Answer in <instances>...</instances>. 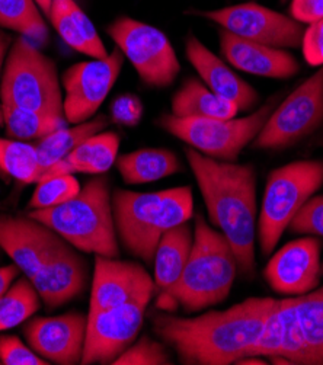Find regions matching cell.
I'll list each match as a JSON object with an SVG mask.
<instances>
[{
  "mask_svg": "<svg viewBox=\"0 0 323 365\" xmlns=\"http://www.w3.org/2000/svg\"><path fill=\"white\" fill-rule=\"evenodd\" d=\"M271 297H250L226 310L194 317L162 312L152 317L153 332L185 365H229L247 356L260 339L275 304Z\"/></svg>",
  "mask_w": 323,
  "mask_h": 365,
  "instance_id": "obj_1",
  "label": "cell"
},
{
  "mask_svg": "<svg viewBox=\"0 0 323 365\" xmlns=\"http://www.w3.org/2000/svg\"><path fill=\"white\" fill-rule=\"evenodd\" d=\"M188 165L207 207L208 220L229 240L239 274L252 279L257 269V170L254 165L207 158L193 148L185 150Z\"/></svg>",
  "mask_w": 323,
  "mask_h": 365,
  "instance_id": "obj_2",
  "label": "cell"
},
{
  "mask_svg": "<svg viewBox=\"0 0 323 365\" xmlns=\"http://www.w3.org/2000/svg\"><path fill=\"white\" fill-rule=\"evenodd\" d=\"M237 274V259L229 240L197 214L188 262L178 281L158 293L156 307L162 312L181 307L187 313H197L222 304Z\"/></svg>",
  "mask_w": 323,
  "mask_h": 365,
  "instance_id": "obj_3",
  "label": "cell"
},
{
  "mask_svg": "<svg viewBox=\"0 0 323 365\" xmlns=\"http://www.w3.org/2000/svg\"><path fill=\"white\" fill-rule=\"evenodd\" d=\"M113 214L120 243L145 264H153L162 236L194 214L191 187H176L158 192H113Z\"/></svg>",
  "mask_w": 323,
  "mask_h": 365,
  "instance_id": "obj_4",
  "label": "cell"
},
{
  "mask_svg": "<svg viewBox=\"0 0 323 365\" xmlns=\"http://www.w3.org/2000/svg\"><path fill=\"white\" fill-rule=\"evenodd\" d=\"M41 222L79 252L95 257L120 258V240L113 214L110 180L96 175L79 194L64 204L32 210L28 214Z\"/></svg>",
  "mask_w": 323,
  "mask_h": 365,
  "instance_id": "obj_5",
  "label": "cell"
},
{
  "mask_svg": "<svg viewBox=\"0 0 323 365\" xmlns=\"http://www.w3.org/2000/svg\"><path fill=\"white\" fill-rule=\"evenodd\" d=\"M323 187V160H297L274 169L267 179L258 218L261 253L270 257L300 208Z\"/></svg>",
  "mask_w": 323,
  "mask_h": 365,
  "instance_id": "obj_6",
  "label": "cell"
},
{
  "mask_svg": "<svg viewBox=\"0 0 323 365\" xmlns=\"http://www.w3.org/2000/svg\"><path fill=\"white\" fill-rule=\"evenodd\" d=\"M0 102L64 117L63 91L54 60L22 35L12 44L5 63Z\"/></svg>",
  "mask_w": 323,
  "mask_h": 365,
  "instance_id": "obj_7",
  "label": "cell"
},
{
  "mask_svg": "<svg viewBox=\"0 0 323 365\" xmlns=\"http://www.w3.org/2000/svg\"><path fill=\"white\" fill-rule=\"evenodd\" d=\"M275 106V99H271L252 114L229 120L178 118L165 114L156 124L207 158L236 162L240 152L257 138Z\"/></svg>",
  "mask_w": 323,
  "mask_h": 365,
  "instance_id": "obj_8",
  "label": "cell"
},
{
  "mask_svg": "<svg viewBox=\"0 0 323 365\" xmlns=\"http://www.w3.org/2000/svg\"><path fill=\"white\" fill-rule=\"evenodd\" d=\"M106 32L145 85L168 88L181 73V63L173 46L156 26L121 16L110 24Z\"/></svg>",
  "mask_w": 323,
  "mask_h": 365,
  "instance_id": "obj_9",
  "label": "cell"
},
{
  "mask_svg": "<svg viewBox=\"0 0 323 365\" xmlns=\"http://www.w3.org/2000/svg\"><path fill=\"white\" fill-rule=\"evenodd\" d=\"M323 123V67L274 108L252 141L261 150H284L313 134Z\"/></svg>",
  "mask_w": 323,
  "mask_h": 365,
  "instance_id": "obj_10",
  "label": "cell"
},
{
  "mask_svg": "<svg viewBox=\"0 0 323 365\" xmlns=\"http://www.w3.org/2000/svg\"><path fill=\"white\" fill-rule=\"evenodd\" d=\"M274 310L281 331L277 356L287 365H323V285L303 296L277 300Z\"/></svg>",
  "mask_w": 323,
  "mask_h": 365,
  "instance_id": "obj_11",
  "label": "cell"
},
{
  "mask_svg": "<svg viewBox=\"0 0 323 365\" xmlns=\"http://www.w3.org/2000/svg\"><path fill=\"white\" fill-rule=\"evenodd\" d=\"M124 58V54L114 48L103 58L81 61L64 71L63 111L68 124H81L93 118L114 88Z\"/></svg>",
  "mask_w": 323,
  "mask_h": 365,
  "instance_id": "obj_12",
  "label": "cell"
},
{
  "mask_svg": "<svg viewBox=\"0 0 323 365\" xmlns=\"http://www.w3.org/2000/svg\"><path fill=\"white\" fill-rule=\"evenodd\" d=\"M195 14L240 38L275 48H300L306 29L292 16L254 2Z\"/></svg>",
  "mask_w": 323,
  "mask_h": 365,
  "instance_id": "obj_13",
  "label": "cell"
},
{
  "mask_svg": "<svg viewBox=\"0 0 323 365\" xmlns=\"http://www.w3.org/2000/svg\"><path fill=\"white\" fill-rule=\"evenodd\" d=\"M150 299H135L121 306L88 314L82 365L114 364L137 339Z\"/></svg>",
  "mask_w": 323,
  "mask_h": 365,
  "instance_id": "obj_14",
  "label": "cell"
},
{
  "mask_svg": "<svg viewBox=\"0 0 323 365\" xmlns=\"http://www.w3.org/2000/svg\"><path fill=\"white\" fill-rule=\"evenodd\" d=\"M322 242L304 236L285 243L264 268V278L278 294L297 297L320 285Z\"/></svg>",
  "mask_w": 323,
  "mask_h": 365,
  "instance_id": "obj_15",
  "label": "cell"
},
{
  "mask_svg": "<svg viewBox=\"0 0 323 365\" xmlns=\"http://www.w3.org/2000/svg\"><path fill=\"white\" fill-rule=\"evenodd\" d=\"M88 314L68 312L60 316L31 317L24 336L35 354L58 365L82 364Z\"/></svg>",
  "mask_w": 323,
  "mask_h": 365,
  "instance_id": "obj_16",
  "label": "cell"
},
{
  "mask_svg": "<svg viewBox=\"0 0 323 365\" xmlns=\"http://www.w3.org/2000/svg\"><path fill=\"white\" fill-rule=\"evenodd\" d=\"M155 281L145 267L118 258L95 257L89 313L113 309L135 299H153Z\"/></svg>",
  "mask_w": 323,
  "mask_h": 365,
  "instance_id": "obj_17",
  "label": "cell"
},
{
  "mask_svg": "<svg viewBox=\"0 0 323 365\" xmlns=\"http://www.w3.org/2000/svg\"><path fill=\"white\" fill-rule=\"evenodd\" d=\"M61 240L56 232L29 215H0V249L26 278L37 274Z\"/></svg>",
  "mask_w": 323,
  "mask_h": 365,
  "instance_id": "obj_18",
  "label": "cell"
},
{
  "mask_svg": "<svg viewBox=\"0 0 323 365\" xmlns=\"http://www.w3.org/2000/svg\"><path fill=\"white\" fill-rule=\"evenodd\" d=\"M41 302L57 309L76 299L86 288L88 267L78 249L61 240L48 261L29 278Z\"/></svg>",
  "mask_w": 323,
  "mask_h": 365,
  "instance_id": "obj_19",
  "label": "cell"
},
{
  "mask_svg": "<svg viewBox=\"0 0 323 365\" xmlns=\"http://www.w3.org/2000/svg\"><path fill=\"white\" fill-rule=\"evenodd\" d=\"M223 57L236 68L249 75L271 79H289L300 71L297 58L282 48L249 41L226 31H219Z\"/></svg>",
  "mask_w": 323,
  "mask_h": 365,
  "instance_id": "obj_20",
  "label": "cell"
},
{
  "mask_svg": "<svg viewBox=\"0 0 323 365\" xmlns=\"http://www.w3.org/2000/svg\"><path fill=\"white\" fill-rule=\"evenodd\" d=\"M185 54L200 79L215 95L233 102L239 111L249 113L255 109L260 102L258 91L243 81L220 57L208 50L195 35H190L187 38Z\"/></svg>",
  "mask_w": 323,
  "mask_h": 365,
  "instance_id": "obj_21",
  "label": "cell"
},
{
  "mask_svg": "<svg viewBox=\"0 0 323 365\" xmlns=\"http://www.w3.org/2000/svg\"><path fill=\"white\" fill-rule=\"evenodd\" d=\"M47 18L61 40L75 51L91 58H103L110 54L93 22L76 4V0H53Z\"/></svg>",
  "mask_w": 323,
  "mask_h": 365,
  "instance_id": "obj_22",
  "label": "cell"
},
{
  "mask_svg": "<svg viewBox=\"0 0 323 365\" xmlns=\"http://www.w3.org/2000/svg\"><path fill=\"white\" fill-rule=\"evenodd\" d=\"M120 135L114 131H101L86 138L60 163L51 166L41 180L66 173L105 175L116 165Z\"/></svg>",
  "mask_w": 323,
  "mask_h": 365,
  "instance_id": "obj_23",
  "label": "cell"
},
{
  "mask_svg": "<svg viewBox=\"0 0 323 365\" xmlns=\"http://www.w3.org/2000/svg\"><path fill=\"white\" fill-rule=\"evenodd\" d=\"M172 115L178 118H215L229 120L237 117L239 108L215 95L202 81L188 78L170 99Z\"/></svg>",
  "mask_w": 323,
  "mask_h": 365,
  "instance_id": "obj_24",
  "label": "cell"
},
{
  "mask_svg": "<svg viewBox=\"0 0 323 365\" xmlns=\"http://www.w3.org/2000/svg\"><path fill=\"white\" fill-rule=\"evenodd\" d=\"M194 235L187 223L168 230L155 252V287L156 293L165 291L181 277L193 250Z\"/></svg>",
  "mask_w": 323,
  "mask_h": 365,
  "instance_id": "obj_25",
  "label": "cell"
},
{
  "mask_svg": "<svg viewBox=\"0 0 323 365\" xmlns=\"http://www.w3.org/2000/svg\"><path fill=\"white\" fill-rule=\"evenodd\" d=\"M116 165L127 185L149 184L183 170L178 156L169 149H140L117 158Z\"/></svg>",
  "mask_w": 323,
  "mask_h": 365,
  "instance_id": "obj_26",
  "label": "cell"
},
{
  "mask_svg": "<svg viewBox=\"0 0 323 365\" xmlns=\"http://www.w3.org/2000/svg\"><path fill=\"white\" fill-rule=\"evenodd\" d=\"M108 125H110V120L101 115L81 124H73V127L66 125L39 140L35 143V148H37L41 165L50 169L60 163L86 138L103 131Z\"/></svg>",
  "mask_w": 323,
  "mask_h": 365,
  "instance_id": "obj_27",
  "label": "cell"
},
{
  "mask_svg": "<svg viewBox=\"0 0 323 365\" xmlns=\"http://www.w3.org/2000/svg\"><path fill=\"white\" fill-rule=\"evenodd\" d=\"M4 109L6 134L18 141H35L67 125L64 117L44 114L34 109L22 108L9 102H0Z\"/></svg>",
  "mask_w": 323,
  "mask_h": 365,
  "instance_id": "obj_28",
  "label": "cell"
},
{
  "mask_svg": "<svg viewBox=\"0 0 323 365\" xmlns=\"http://www.w3.org/2000/svg\"><path fill=\"white\" fill-rule=\"evenodd\" d=\"M0 169L19 184H39L46 169L39 158L35 144L12 138H0Z\"/></svg>",
  "mask_w": 323,
  "mask_h": 365,
  "instance_id": "obj_29",
  "label": "cell"
},
{
  "mask_svg": "<svg viewBox=\"0 0 323 365\" xmlns=\"http://www.w3.org/2000/svg\"><path fill=\"white\" fill-rule=\"evenodd\" d=\"M35 0H0V28L21 34L35 44L47 40L48 29Z\"/></svg>",
  "mask_w": 323,
  "mask_h": 365,
  "instance_id": "obj_30",
  "label": "cell"
},
{
  "mask_svg": "<svg viewBox=\"0 0 323 365\" xmlns=\"http://www.w3.org/2000/svg\"><path fill=\"white\" fill-rule=\"evenodd\" d=\"M41 307V297L31 279L24 277L0 296V332L12 329L31 319Z\"/></svg>",
  "mask_w": 323,
  "mask_h": 365,
  "instance_id": "obj_31",
  "label": "cell"
},
{
  "mask_svg": "<svg viewBox=\"0 0 323 365\" xmlns=\"http://www.w3.org/2000/svg\"><path fill=\"white\" fill-rule=\"evenodd\" d=\"M81 188L79 180L70 173L47 178L37 184L29 201V208L41 210L64 204L76 197Z\"/></svg>",
  "mask_w": 323,
  "mask_h": 365,
  "instance_id": "obj_32",
  "label": "cell"
},
{
  "mask_svg": "<svg viewBox=\"0 0 323 365\" xmlns=\"http://www.w3.org/2000/svg\"><path fill=\"white\" fill-rule=\"evenodd\" d=\"M172 358L162 341L150 336L135 339L116 361L114 365H170Z\"/></svg>",
  "mask_w": 323,
  "mask_h": 365,
  "instance_id": "obj_33",
  "label": "cell"
},
{
  "mask_svg": "<svg viewBox=\"0 0 323 365\" xmlns=\"http://www.w3.org/2000/svg\"><path fill=\"white\" fill-rule=\"evenodd\" d=\"M293 235L323 237V195L312 197L287 227Z\"/></svg>",
  "mask_w": 323,
  "mask_h": 365,
  "instance_id": "obj_34",
  "label": "cell"
},
{
  "mask_svg": "<svg viewBox=\"0 0 323 365\" xmlns=\"http://www.w3.org/2000/svg\"><path fill=\"white\" fill-rule=\"evenodd\" d=\"M0 364L5 365H47L44 358L35 354L15 335H0Z\"/></svg>",
  "mask_w": 323,
  "mask_h": 365,
  "instance_id": "obj_35",
  "label": "cell"
},
{
  "mask_svg": "<svg viewBox=\"0 0 323 365\" xmlns=\"http://www.w3.org/2000/svg\"><path fill=\"white\" fill-rule=\"evenodd\" d=\"M143 102L134 93H121L113 99L110 113L111 120L123 127H135L143 118Z\"/></svg>",
  "mask_w": 323,
  "mask_h": 365,
  "instance_id": "obj_36",
  "label": "cell"
},
{
  "mask_svg": "<svg viewBox=\"0 0 323 365\" xmlns=\"http://www.w3.org/2000/svg\"><path fill=\"white\" fill-rule=\"evenodd\" d=\"M302 48L304 60L310 66H323V19L304 29Z\"/></svg>",
  "mask_w": 323,
  "mask_h": 365,
  "instance_id": "obj_37",
  "label": "cell"
},
{
  "mask_svg": "<svg viewBox=\"0 0 323 365\" xmlns=\"http://www.w3.org/2000/svg\"><path fill=\"white\" fill-rule=\"evenodd\" d=\"M290 14L303 25L317 22L323 19V0H292Z\"/></svg>",
  "mask_w": 323,
  "mask_h": 365,
  "instance_id": "obj_38",
  "label": "cell"
},
{
  "mask_svg": "<svg viewBox=\"0 0 323 365\" xmlns=\"http://www.w3.org/2000/svg\"><path fill=\"white\" fill-rule=\"evenodd\" d=\"M19 272L21 271L15 264L8 267H0V296L6 293V289L15 282Z\"/></svg>",
  "mask_w": 323,
  "mask_h": 365,
  "instance_id": "obj_39",
  "label": "cell"
},
{
  "mask_svg": "<svg viewBox=\"0 0 323 365\" xmlns=\"http://www.w3.org/2000/svg\"><path fill=\"white\" fill-rule=\"evenodd\" d=\"M12 44V38L11 36L0 29V82H2V76H4V70H5V63L9 54V47Z\"/></svg>",
  "mask_w": 323,
  "mask_h": 365,
  "instance_id": "obj_40",
  "label": "cell"
},
{
  "mask_svg": "<svg viewBox=\"0 0 323 365\" xmlns=\"http://www.w3.org/2000/svg\"><path fill=\"white\" fill-rule=\"evenodd\" d=\"M235 364H237V365H267L268 359H265L262 356L249 355V356H243V358L237 359Z\"/></svg>",
  "mask_w": 323,
  "mask_h": 365,
  "instance_id": "obj_41",
  "label": "cell"
},
{
  "mask_svg": "<svg viewBox=\"0 0 323 365\" xmlns=\"http://www.w3.org/2000/svg\"><path fill=\"white\" fill-rule=\"evenodd\" d=\"M35 2H37V5L40 6L41 12H43V14H46V15L48 16V14H50V9H51V4H53V0H35Z\"/></svg>",
  "mask_w": 323,
  "mask_h": 365,
  "instance_id": "obj_42",
  "label": "cell"
},
{
  "mask_svg": "<svg viewBox=\"0 0 323 365\" xmlns=\"http://www.w3.org/2000/svg\"><path fill=\"white\" fill-rule=\"evenodd\" d=\"M0 179L5 180V182H8V180H9V176H8L2 169H0Z\"/></svg>",
  "mask_w": 323,
  "mask_h": 365,
  "instance_id": "obj_43",
  "label": "cell"
},
{
  "mask_svg": "<svg viewBox=\"0 0 323 365\" xmlns=\"http://www.w3.org/2000/svg\"><path fill=\"white\" fill-rule=\"evenodd\" d=\"M5 121H4V109H2V103H0V125H2Z\"/></svg>",
  "mask_w": 323,
  "mask_h": 365,
  "instance_id": "obj_44",
  "label": "cell"
},
{
  "mask_svg": "<svg viewBox=\"0 0 323 365\" xmlns=\"http://www.w3.org/2000/svg\"><path fill=\"white\" fill-rule=\"evenodd\" d=\"M322 275H323V262H322Z\"/></svg>",
  "mask_w": 323,
  "mask_h": 365,
  "instance_id": "obj_45",
  "label": "cell"
},
{
  "mask_svg": "<svg viewBox=\"0 0 323 365\" xmlns=\"http://www.w3.org/2000/svg\"><path fill=\"white\" fill-rule=\"evenodd\" d=\"M281 2H287V0H281Z\"/></svg>",
  "mask_w": 323,
  "mask_h": 365,
  "instance_id": "obj_46",
  "label": "cell"
}]
</instances>
